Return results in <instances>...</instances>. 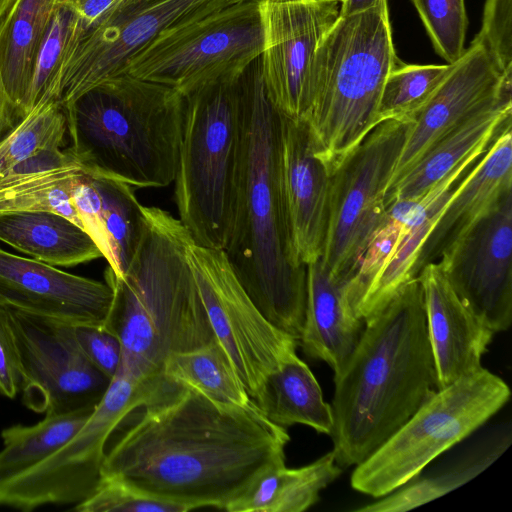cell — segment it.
I'll use <instances>...</instances> for the list:
<instances>
[{"label":"cell","mask_w":512,"mask_h":512,"mask_svg":"<svg viewBox=\"0 0 512 512\" xmlns=\"http://www.w3.org/2000/svg\"><path fill=\"white\" fill-rule=\"evenodd\" d=\"M141 408L105 453L101 476L190 510L224 509L285 465L290 437L254 401L220 404L168 379Z\"/></svg>","instance_id":"1"},{"label":"cell","mask_w":512,"mask_h":512,"mask_svg":"<svg viewBox=\"0 0 512 512\" xmlns=\"http://www.w3.org/2000/svg\"><path fill=\"white\" fill-rule=\"evenodd\" d=\"M334 383L330 436L342 469L368 458L439 390L417 276L365 323Z\"/></svg>","instance_id":"2"},{"label":"cell","mask_w":512,"mask_h":512,"mask_svg":"<svg viewBox=\"0 0 512 512\" xmlns=\"http://www.w3.org/2000/svg\"><path fill=\"white\" fill-rule=\"evenodd\" d=\"M241 77L243 150L235 216L224 252L261 315L299 341L306 309V266L293 254L281 193L282 113L266 94L261 56Z\"/></svg>","instance_id":"3"},{"label":"cell","mask_w":512,"mask_h":512,"mask_svg":"<svg viewBox=\"0 0 512 512\" xmlns=\"http://www.w3.org/2000/svg\"><path fill=\"white\" fill-rule=\"evenodd\" d=\"M143 212L142 237L127 271L105 270L113 298L104 327L121 343L116 373L158 383L169 356L217 338L186 259L191 234L167 211L143 206Z\"/></svg>","instance_id":"4"},{"label":"cell","mask_w":512,"mask_h":512,"mask_svg":"<svg viewBox=\"0 0 512 512\" xmlns=\"http://www.w3.org/2000/svg\"><path fill=\"white\" fill-rule=\"evenodd\" d=\"M184 96L124 73L64 106L67 148L88 174L133 187H165L175 178Z\"/></svg>","instance_id":"5"},{"label":"cell","mask_w":512,"mask_h":512,"mask_svg":"<svg viewBox=\"0 0 512 512\" xmlns=\"http://www.w3.org/2000/svg\"><path fill=\"white\" fill-rule=\"evenodd\" d=\"M400 61L387 4L340 17L318 46L306 123L314 154L330 173L380 122L386 78Z\"/></svg>","instance_id":"6"},{"label":"cell","mask_w":512,"mask_h":512,"mask_svg":"<svg viewBox=\"0 0 512 512\" xmlns=\"http://www.w3.org/2000/svg\"><path fill=\"white\" fill-rule=\"evenodd\" d=\"M242 73L183 94L174 178L178 219L197 244L222 250L232 231L239 187L244 137Z\"/></svg>","instance_id":"7"},{"label":"cell","mask_w":512,"mask_h":512,"mask_svg":"<svg viewBox=\"0 0 512 512\" xmlns=\"http://www.w3.org/2000/svg\"><path fill=\"white\" fill-rule=\"evenodd\" d=\"M509 386L481 368L437 390L351 475L354 490L384 497L412 481L437 456L462 441L509 400Z\"/></svg>","instance_id":"8"},{"label":"cell","mask_w":512,"mask_h":512,"mask_svg":"<svg viewBox=\"0 0 512 512\" xmlns=\"http://www.w3.org/2000/svg\"><path fill=\"white\" fill-rule=\"evenodd\" d=\"M263 48L259 0H245L164 30L128 62L125 73L185 94L239 76Z\"/></svg>","instance_id":"9"},{"label":"cell","mask_w":512,"mask_h":512,"mask_svg":"<svg viewBox=\"0 0 512 512\" xmlns=\"http://www.w3.org/2000/svg\"><path fill=\"white\" fill-rule=\"evenodd\" d=\"M409 125L393 119L380 122L331 173L328 228L320 259L331 277L350 281L384 221L387 191Z\"/></svg>","instance_id":"10"},{"label":"cell","mask_w":512,"mask_h":512,"mask_svg":"<svg viewBox=\"0 0 512 512\" xmlns=\"http://www.w3.org/2000/svg\"><path fill=\"white\" fill-rule=\"evenodd\" d=\"M153 392L150 383L116 373L90 417L70 439L0 483V507L31 511L45 505L78 504L87 498L101 478L109 437Z\"/></svg>","instance_id":"11"},{"label":"cell","mask_w":512,"mask_h":512,"mask_svg":"<svg viewBox=\"0 0 512 512\" xmlns=\"http://www.w3.org/2000/svg\"><path fill=\"white\" fill-rule=\"evenodd\" d=\"M186 259L214 334L255 402L267 376L296 355L298 341L261 315L224 250L205 247L191 239Z\"/></svg>","instance_id":"12"},{"label":"cell","mask_w":512,"mask_h":512,"mask_svg":"<svg viewBox=\"0 0 512 512\" xmlns=\"http://www.w3.org/2000/svg\"><path fill=\"white\" fill-rule=\"evenodd\" d=\"M245 0H131L79 31L66 58L57 101L64 107L125 73L128 62L161 32Z\"/></svg>","instance_id":"13"},{"label":"cell","mask_w":512,"mask_h":512,"mask_svg":"<svg viewBox=\"0 0 512 512\" xmlns=\"http://www.w3.org/2000/svg\"><path fill=\"white\" fill-rule=\"evenodd\" d=\"M5 310L18 350L25 406L45 414L96 406L111 380L85 356L74 326Z\"/></svg>","instance_id":"14"},{"label":"cell","mask_w":512,"mask_h":512,"mask_svg":"<svg viewBox=\"0 0 512 512\" xmlns=\"http://www.w3.org/2000/svg\"><path fill=\"white\" fill-rule=\"evenodd\" d=\"M340 5L329 0H259L263 84L271 103L292 120L306 122L312 62L339 18Z\"/></svg>","instance_id":"15"},{"label":"cell","mask_w":512,"mask_h":512,"mask_svg":"<svg viewBox=\"0 0 512 512\" xmlns=\"http://www.w3.org/2000/svg\"><path fill=\"white\" fill-rule=\"evenodd\" d=\"M472 314L494 333L512 322V190L437 261Z\"/></svg>","instance_id":"16"},{"label":"cell","mask_w":512,"mask_h":512,"mask_svg":"<svg viewBox=\"0 0 512 512\" xmlns=\"http://www.w3.org/2000/svg\"><path fill=\"white\" fill-rule=\"evenodd\" d=\"M511 88L512 73H502L484 44L474 38L409 125L388 190L448 132L471 116L511 100Z\"/></svg>","instance_id":"17"},{"label":"cell","mask_w":512,"mask_h":512,"mask_svg":"<svg viewBox=\"0 0 512 512\" xmlns=\"http://www.w3.org/2000/svg\"><path fill=\"white\" fill-rule=\"evenodd\" d=\"M112 298L106 282L66 272L0 246L2 308L73 326H104Z\"/></svg>","instance_id":"18"},{"label":"cell","mask_w":512,"mask_h":512,"mask_svg":"<svg viewBox=\"0 0 512 512\" xmlns=\"http://www.w3.org/2000/svg\"><path fill=\"white\" fill-rule=\"evenodd\" d=\"M330 178V171L314 154L307 123L282 114L281 193L293 254L305 266L323 255Z\"/></svg>","instance_id":"19"},{"label":"cell","mask_w":512,"mask_h":512,"mask_svg":"<svg viewBox=\"0 0 512 512\" xmlns=\"http://www.w3.org/2000/svg\"><path fill=\"white\" fill-rule=\"evenodd\" d=\"M417 277L441 389L482 368V357L495 333L464 305L438 262L425 264Z\"/></svg>","instance_id":"20"},{"label":"cell","mask_w":512,"mask_h":512,"mask_svg":"<svg viewBox=\"0 0 512 512\" xmlns=\"http://www.w3.org/2000/svg\"><path fill=\"white\" fill-rule=\"evenodd\" d=\"M512 190V131L507 121L486 152L458 181L424 242L415 267L437 262L478 220Z\"/></svg>","instance_id":"21"},{"label":"cell","mask_w":512,"mask_h":512,"mask_svg":"<svg viewBox=\"0 0 512 512\" xmlns=\"http://www.w3.org/2000/svg\"><path fill=\"white\" fill-rule=\"evenodd\" d=\"M81 227L92 238L110 270L122 276L134 256L144 228L143 206L133 186L85 173L71 194Z\"/></svg>","instance_id":"22"},{"label":"cell","mask_w":512,"mask_h":512,"mask_svg":"<svg viewBox=\"0 0 512 512\" xmlns=\"http://www.w3.org/2000/svg\"><path fill=\"white\" fill-rule=\"evenodd\" d=\"M485 151L471 154L425 195L416 200L391 253L368 284L355 309V315L359 319L365 323L371 320L408 281L416 277V263L430 231L451 198L458 181Z\"/></svg>","instance_id":"23"},{"label":"cell","mask_w":512,"mask_h":512,"mask_svg":"<svg viewBox=\"0 0 512 512\" xmlns=\"http://www.w3.org/2000/svg\"><path fill=\"white\" fill-rule=\"evenodd\" d=\"M347 280L333 278L320 260L306 266V309L298 342L304 353L326 362L338 373L355 349L365 327L349 301Z\"/></svg>","instance_id":"24"},{"label":"cell","mask_w":512,"mask_h":512,"mask_svg":"<svg viewBox=\"0 0 512 512\" xmlns=\"http://www.w3.org/2000/svg\"><path fill=\"white\" fill-rule=\"evenodd\" d=\"M511 116L512 100H507L471 116L448 132L388 190V205L425 195L471 154L487 150Z\"/></svg>","instance_id":"25"},{"label":"cell","mask_w":512,"mask_h":512,"mask_svg":"<svg viewBox=\"0 0 512 512\" xmlns=\"http://www.w3.org/2000/svg\"><path fill=\"white\" fill-rule=\"evenodd\" d=\"M0 243L55 267H72L103 257L84 229L63 215L45 210L0 214Z\"/></svg>","instance_id":"26"},{"label":"cell","mask_w":512,"mask_h":512,"mask_svg":"<svg viewBox=\"0 0 512 512\" xmlns=\"http://www.w3.org/2000/svg\"><path fill=\"white\" fill-rule=\"evenodd\" d=\"M341 473L333 451L300 468L275 467L224 509L229 512H302L314 505L320 491Z\"/></svg>","instance_id":"27"},{"label":"cell","mask_w":512,"mask_h":512,"mask_svg":"<svg viewBox=\"0 0 512 512\" xmlns=\"http://www.w3.org/2000/svg\"><path fill=\"white\" fill-rule=\"evenodd\" d=\"M255 404L268 420L281 427L302 424L318 433H332L331 405L324 401L313 373L297 354L267 376Z\"/></svg>","instance_id":"28"},{"label":"cell","mask_w":512,"mask_h":512,"mask_svg":"<svg viewBox=\"0 0 512 512\" xmlns=\"http://www.w3.org/2000/svg\"><path fill=\"white\" fill-rule=\"evenodd\" d=\"M56 0H18L0 24V74L22 117L34 61Z\"/></svg>","instance_id":"29"},{"label":"cell","mask_w":512,"mask_h":512,"mask_svg":"<svg viewBox=\"0 0 512 512\" xmlns=\"http://www.w3.org/2000/svg\"><path fill=\"white\" fill-rule=\"evenodd\" d=\"M163 374L220 404L244 406L253 401L218 340L169 356Z\"/></svg>","instance_id":"30"},{"label":"cell","mask_w":512,"mask_h":512,"mask_svg":"<svg viewBox=\"0 0 512 512\" xmlns=\"http://www.w3.org/2000/svg\"><path fill=\"white\" fill-rule=\"evenodd\" d=\"M95 406L60 414H45L30 426L13 425L2 430L0 483L35 465L70 439L87 421Z\"/></svg>","instance_id":"31"},{"label":"cell","mask_w":512,"mask_h":512,"mask_svg":"<svg viewBox=\"0 0 512 512\" xmlns=\"http://www.w3.org/2000/svg\"><path fill=\"white\" fill-rule=\"evenodd\" d=\"M85 173L81 165L73 164L0 181V214L45 210L63 215L81 227L71 194Z\"/></svg>","instance_id":"32"},{"label":"cell","mask_w":512,"mask_h":512,"mask_svg":"<svg viewBox=\"0 0 512 512\" xmlns=\"http://www.w3.org/2000/svg\"><path fill=\"white\" fill-rule=\"evenodd\" d=\"M79 29L76 14L69 7L56 2L34 61L22 108L24 117L39 107L57 101L64 64Z\"/></svg>","instance_id":"33"},{"label":"cell","mask_w":512,"mask_h":512,"mask_svg":"<svg viewBox=\"0 0 512 512\" xmlns=\"http://www.w3.org/2000/svg\"><path fill=\"white\" fill-rule=\"evenodd\" d=\"M451 64H406L401 60L388 74L379 104V119L412 123L430 100Z\"/></svg>","instance_id":"34"},{"label":"cell","mask_w":512,"mask_h":512,"mask_svg":"<svg viewBox=\"0 0 512 512\" xmlns=\"http://www.w3.org/2000/svg\"><path fill=\"white\" fill-rule=\"evenodd\" d=\"M505 441L490 452L452 471L408 482L380 501L356 509L359 512H404L426 504L467 483L488 468L506 449Z\"/></svg>","instance_id":"35"},{"label":"cell","mask_w":512,"mask_h":512,"mask_svg":"<svg viewBox=\"0 0 512 512\" xmlns=\"http://www.w3.org/2000/svg\"><path fill=\"white\" fill-rule=\"evenodd\" d=\"M66 135V112L58 101L33 110L9 134L2 171L41 151L63 149Z\"/></svg>","instance_id":"36"},{"label":"cell","mask_w":512,"mask_h":512,"mask_svg":"<svg viewBox=\"0 0 512 512\" xmlns=\"http://www.w3.org/2000/svg\"><path fill=\"white\" fill-rule=\"evenodd\" d=\"M435 51L448 63L464 53L468 19L464 0H412Z\"/></svg>","instance_id":"37"},{"label":"cell","mask_w":512,"mask_h":512,"mask_svg":"<svg viewBox=\"0 0 512 512\" xmlns=\"http://www.w3.org/2000/svg\"><path fill=\"white\" fill-rule=\"evenodd\" d=\"M74 510L78 512H187L184 505L155 498L109 476H101L94 490Z\"/></svg>","instance_id":"38"},{"label":"cell","mask_w":512,"mask_h":512,"mask_svg":"<svg viewBox=\"0 0 512 512\" xmlns=\"http://www.w3.org/2000/svg\"><path fill=\"white\" fill-rule=\"evenodd\" d=\"M475 39L484 44L502 73H512V0H486Z\"/></svg>","instance_id":"39"},{"label":"cell","mask_w":512,"mask_h":512,"mask_svg":"<svg viewBox=\"0 0 512 512\" xmlns=\"http://www.w3.org/2000/svg\"><path fill=\"white\" fill-rule=\"evenodd\" d=\"M74 333L88 360L111 380L121 361L122 348L119 339L104 326L76 325Z\"/></svg>","instance_id":"40"},{"label":"cell","mask_w":512,"mask_h":512,"mask_svg":"<svg viewBox=\"0 0 512 512\" xmlns=\"http://www.w3.org/2000/svg\"><path fill=\"white\" fill-rule=\"evenodd\" d=\"M18 350L7 312L0 307V393L14 398L22 389Z\"/></svg>","instance_id":"41"},{"label":"cell","mask_w":512,"mask_h":512,"mask_svg":"<svg viewBox=\"0 0 512 512\" xmlns=\"http://www.w3.org/2000/svg\"><path fill=\"white\" fill-rule=\"evenodd\" d=\"M131 0H56L69 7L77 16L80 31L85 30L116 12Z\"/></svg>","instance_id":"42"},{"label":"cell","mask_w":512,"mask_h":512,"mask_svg":"<svg viewBox=\"0 0 512 512\" xmlns=\"http://www.w3.org/2000/svg\"><path fill=\"white\" fill-rule=\"evenodd\" d=\"M22 119L21 113L7 95L0 74V142L15 129Z\"/></svg>","instance_id":"43"},{"label":"cell","mask_w":512,"mask_h":512,"mask_svg":"<svg viewBox=\"0 0 512 512\" xmlns=\"http://www.w3.org/2000/svg\"><path fill=\"white\" fill-rule=\"evenodd\" d=\"M384 4H387V0H343L339 16L346 17Z\"/></svg>","instance_id":"44"},{"label":"cell","mask_w":512,"mask_h":512,"mask_svg":"<svg viewBox=\"0 0 512 512\" xmlns=\"http://www.w3.org/2000/svg\"><path fill=\"white\" fill-rule=\"evenodd\" d=\"M18 0H0V24Z\"/></svg>","instance_id":"45"},{"label":"cell","mask_w":512,"mask_h":512,"mask_svg":"<svg viewBox=\"0 0 512 512\" xmlns=\"http://www.w3.org/2000/svg\"><path fill=\"white\" fill-rule=\"evenodd\" d=\"M329 1H337V2H342L343 0H329Z\"/></svg>","instance_id":"46"}]
</instances>
